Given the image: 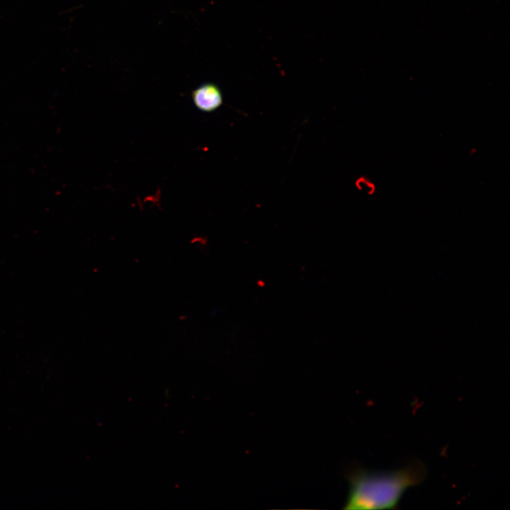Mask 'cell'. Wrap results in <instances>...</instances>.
<instances>
[{"label":"cell","instance_id":"1","mask_svg":"<svg viewBox=\"0 0 510 510\" xmlns=\"http://www.w3.org/2000/svg\"><path fill=\"white\" fill-rule=\"evenodd\" d=\"M426 475V466L419 460L392 470L352 469L346 475L348 491L344 509H396L405 492L422 482Z\"/></svg>","mask_w":510,"mask_h":510},{"label":"cell","instance_id":"2","mask_svg":"<svg viewBox=\"0 0 510 510\" xmlns=\"http://www.w3.org/2000/svg\"><path fill=\"white\" fill-rule=\"evenodd\" d=\"M195 106L205 113L215 111L223 103V96L217 85L211 82L200 84L191 93Z\"/></svg>","mask_w":510,"mask_h":510}]
</instances>
